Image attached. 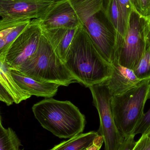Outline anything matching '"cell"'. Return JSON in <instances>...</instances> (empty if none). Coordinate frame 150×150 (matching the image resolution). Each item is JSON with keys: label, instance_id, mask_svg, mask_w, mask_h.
Here are the masks:
<instances>
[{"label": "cell", "instance_id": "obj_23", "mask_svg": "<svg viewBox=\"0 0 150 150\" xmlns=\"http://www.w3.org/2000/svg\"><path fill=\"white\" fill-rule=\"evenodd\" d=\"M133 150H150V138L142 135Z\"/></svg>", "mask_w": 150, "mask_h": 150}, {"label": "cell", "instance_id": "obj_21", "mask_svg": "<svg viewBox=\"0 0 150 150\" xmlns=\"http://www.w3.org/2000/svg\"><path fill=\"white\" fill-rule=\"evenodd\" d=\"M121 13L123 23L127 29L128 23L131 12L134 11L132 0H116Z\"/></svg>", "mask_w": 150, "mask_h": 150}, {"label": "cell", "instance_id": "obj_14", "mask_svg": "<svg viewBox=\"0 0 150 150\" xmlns=\"http://www.w3.org/2000/svg\"><path fill=\"white\" fill-rule=\"evenodd\" d=\"M103 12L107 18V22L112 25L116 33V56L123 43L127 31V28L123 23L120 10L117 1L107 0Z\"/></svg>", "mask_w": 150, "mask_h": 150}, {"label": "cell", "instance_id": "obj_1", "mask_svg": "<svg viewBox=\"0 0 150 150\" xmlns=\"http://www.w3.org/2000/svg\"><path fill=\"white\" fill-rule=\"evenodd\" d=\"M64 64L76 81L88 88L105 82L112 73V64L105 59L82 25L74 36Z\"/></svg>", "mask_w": 150, "mask_h": 150}, {"label": "cell", "instance_id": "obj_17", "mask_svg": "<svg viewBox=\"0 0 150 150\" xmlns=\"http://www.w3.org/2000/svg\"><path fill=\"white\" fill-rule=\"evenodd\" d=\"M0 118V150H24L20 149L21 141L16 132L10 127L5 128L3 126Z\"/></svg>", "mask_w": 150, "mask_h": 150}, {"label": "cell", "instance_id": "obj_15", "mask_svg": "<svg viewBox=\"0 0 150 150\" xmlns=\"http://www.w3.org/2000/svg\"><path fill=\"white\" fill-rule=\"evenodd\" d=\"M0 85L10 94L16 104L31 98V95L21 88L15 81L11 73L9 66L4 59H0Z\"/></svg>", "mask_w": 150, "mask_h": 150}, {"label": "cell", "instance_id": "obj_24", "mask_svg": "<svg viewBox=\"0 0 150 150\" xmlns=\"http://www.w3.org/2000/svg\"><path fill=\"white\" fill-rule=\"evenodd\" d=\"M135 135L130 136L125 138L123 142L120 146L118 150H133L137 142L135 140Z\"/></svg>", "mask_w": 150, "mask_h": 150}, {"label": "cell", "instance_id": "obj_13", "mask_svg": "<svg viewBox=\"0 0 150 150\" xmlns=\"http://www.w3.org/2000/svg\"><path fill=\"white\" fill-rule=\"evenodd\" d=\"M10 71L17 83L31 96L34 95L46 98H53L57 93L59 87L61 86L56 83L38 82L14 69L10 68Z\"/></svg>", "mask_w": 150, "mask_h": 150}, {"label": "cell", "instance_id": "obj_20", "mask_svg": "<svg viewBox=\"0 0 150 150\" xmlns=\"http://www.w3.org/2000/svg\"><path fill=\"white\" fill-rule=\"evenodd\" d=\"M134 11L149 21L150 19V0H132Z\"/></svg>", "mask_w": 150, "mask_h": 150}, {"label": "cell", "instance_id": "obj_19", "mask_svg": "<svg viewBox=\"0 0 150 150\" xmlns=\"http://www.w3.org/2000/svg\"><path fill=\"white\" fill-rule=\"evenodd\" d=\"M134 71L140 79L141 80L150 79V45Z\"/></svg>", "mask_w": 150, "mask_h": 150}, {"label": "cell", "instance_id": "obj_26", "mask_svg": "<svg viewBox=\"0 0 150 150\" xmlns=\"http://www.w3.org/2000/svg\"><path fill=\"white\" fill-rule=\"evenodd\" d=\"M104 143V137L98 135L94 139L92 144L85 150H100Z\"/></svg>", "mask_w": 150, "mask_h": 150}, {"label": "cell", "instance_id": "obj_7", "mask_svg": "<svg viewBox=\"0 0 150 150\" xmlns=\"http://www.w3.org/2000/svg\"><path fill=\"white\" fill-rule=\"evenodd\" d=\"M89 89L99 115L97 133L104 137L105 150H118L125 138L114 120L111 108L112 95L104 83L90 86Z\"/></svg>", "mask_w": 150, "mask_h": 150}, {"label": "cell", "instance_id": "obj_30", "mask_svg": "<svg viewBox=\"0 0 150 150\" xmlns=\"http://www.w3.org/2000/svg\"><path fill=\"white\" fill-rule=\"evenodd\" d=\"M86 150V149H84V150Z\"/></svg>", "mask_w": 150, "mask_h": 150}, {"label": "cell", "instance_id": "obj_11", "mask_svg": "<svg viewBox=\"0 0 150 150\" xmlns=\"http://www.w3.org/2000/svg\"><path fill=\"white\" fill-rule=\"evenodd\" d=\"M111 64L113 69L112 76L104 83L112 96L125 93L145 80L138 78L134 70L121 65L116 58Z\"/></svg>", "mask_w": 150, "mask_h": 150}, {"label": "cell", "instance_id": "obj_27", "mask_svg": "<svg viewBox=\"0 0 150 150\" xmlns=\"http://www.w3.org/2000/svg\"><path fill=\"white\" fill-rule=\"evenodd\" d=\"M143 135H144L146 136L147 137L150 138V127L149 128V129L146 131V132H145V133Z\"/></svg>", "mask_w": 150, "mask_h": 150}, {"label": "cell", "instance_id": "obj_16", "mask_svg": "<svg viewBox=\"0 0 150 150\" xmlns=\"http://www.w3.org/2000/svg\"><path fill=\"white\" fill-rule=\"evenodd\" d=\"M98 135L97 132L93 131L83 133L74 138L63 142L49 150L86 149L92 144L94 139Z\"/></svg>", "mask_w": 150, "mask_h": 150}, {"label": "cell", "instance_id": "obj_28", "mask_svg": "<svg viewBox=\"0 0 150 150\" xmlns=\"http://www.w3.org/2000/svg\"><path fill=\"white\" fill-rule=\"evenodd\" d=\"M148 21V23H149V29L150 30V19L149 21Z\"/></svg>", "mask_w": 150, "mask_h": 150}, {"label": "cell", "instance_id": "obj_3", "mask_svg": "<svg viewBox=\"0 0 150 150\" xmlns=\"http://www.w3.org/2000/svg\"><path fill=\"white\" fill-rule=\"evenodd\" d=\"M14 69L41 83H56L67 86L77 82L42 33L36 52L26 62Z\"/></svg>", "mask_w": 150, "mask_h": 150}, {"label": "cell", "instance_id": "obj_12", "mask_svg": "<svg viewBox=\"0 0 150 150\" xmlns=\"http://www.w3.org/2000/svg\"><path fill=\"white\" fill-rule=\"evenodd\" d=\"M81 25L65 26L53 29H42L43 36L64 63L70 46L74 36Z\"/></svg>", "mask_w": 150, "mask_h": 150}, {"label": "cell", "instance_id": "obj_18", "mask_svg": "<svg viewBox=\"0 0 150 150\" xmlns=\"http://www.w3.org/2000/svg\"><path fill=\"white\" fill-rule=\"evenodd\" d=\"M31 20L24 21L14 25L4 38H0V58H4L11 45L29 25Z\"/></svg>", "mask_w": 150, "mask_h": 150}, {"label": "cell", "instance_id": "obj_2", "mask_svg": "<svg viewBox=\"0 0 150 150\" xmlns=\"http://www.w3.org/2000/svg\"><path fill=\"white\" fill-rule=\"evenodd\" d=\"M32 110L41 127L59 138L71 139L83 133L85 116L70 101L45 98Z\"/></svg>", "mask_w": 150, "mask_h": 150}, {"label": "cell", "instance_id": "obj_5", "mask_svg": "<svg viewBox=\"0 0 150 150\" xmlns=\"http://www.w3.org/2000/svg\"><path fill=\"white\" fill-rule=\"evenodd\" d=\"M150 45L148 20L133 11L129 16L124 40L115 58L121 65L134 70Z\"/></svg>", "mask_w": 150, "mask_h": 150}, {"label": "cell", "instance_id": "obj_31", "mask_svg": "<svg viewBox=\"0 0 150 150\" xmlns=\"http://www.w3.org/2000/svg\"><path fill=\"white\" fill-rule=\"evenodd\" d=\"M149 30H150V29H149Z\"/></svg>", "mask_w": 150, "mask_h": 150}, {"label": "cell", "instance_id": "obj_29", "mask_svg": "<svg viewBox=\"0 0 150 150\" xmlns=\"http://www.w3.org/2000/svg\"><path fill=\"white\" fill-rule=\"evenodd\" d=\"M55 1H61V0H55Z\"/></svg>", "mask_w": 150, "mask_h": 150}, {"label": "cell", "instance_id": "obj_4", "mask_svg": "<svg viewBox=\"0 0 150 150\" xmlns=\"http://www.w3.org/2000/svg\"><path fill=\"white\" fill-rule=\"evenodd\" d=\"M150 98V79L125 93L112 96V112L116 125L124 138L135 135L144 115L146 101Z\"/></svg>", "mask_w": 150, "mask_h": 150}, {"label": "cell", "instance_id": "obj_6", "mask_svg": "<svg viewBox=\"0 0 150 150\" xmlns=\"http://www.w3.org/2000/svg\"><path fill=\"white\" fill-rule=\"evenodd\" d=\"M99 11L97 0H61L56 1L47 16L39 20L42 29L83 25Z\"/></svg>", "mask_w": 150, "mask_h": 150}, {"label": "cell", "instance_id": "obj_25", "mask_svg": "<svg viewBox=\"0 0 150 150\" xmlns=\"http://www.w3.org/2000/svg\"><path fill=\"white\" fill-rule=\"evenodd\" d=\"M0 100L4 102L8 106L11 105L15 103L8 91L1 85H0Z\"/></svg>", "mask_w": 150, "mask_h": 150}, {"label": "cell", "instance_id": "obj_22", "mask_svg": "<svg viewBox=\"0 0 150 150\" xmlns=\"http://www.w3.org/2000/svg\"><path fill=\"white\" fill-rule=\"evenodd\" d=\"M150 127V108L149 110L144 113L142 120L139 127L135 132V135H143L149 128Z\"/></svg>", "mask_w": 150, "mask_h": 150}, {"label": "cell", "instance_id": "obj_10", "mask_svg": "<svg viewBox=\"0 0 150 150\" xmlns=\"http://www.w3.org/2000/svg\"><path fill=\"white\" fill-rule=\"evenodd\" d=\"M83 26L105 59L112 63L116 57V33L112 25L95 15L88 19Z\"/></svg>", "mask_w": 150, "mask_h": 150}, {"label": "cell", "instance_id": "obj_8", "mask_svg": "<svg viewBox=\"0 0 150 150\" xmlns=\"http://www.w3.org/2000/svg\"><path fill=\"white\" fill-rule=\"evenodd\" d=\"M55 0H0V30L33 19H44Z\"/></svg>", "mask_w": 150, "mask_h": 150}, {"label": "cell", "instance_id": "obj_9", "mask_svg": "<svg viewBox=\"0 0 150 150\" xmlns=\"http://www.w3.org/2000/svg\"><path fill=\"white\" fill-rule=\"evenodd\" d=\"M42 36L39 19H33L24 30L17 37L7 50L4 58L11 69L23 65L38 50Z\"/></svg>", "mask_w": 150, "mask_h": 150}]
</instances>
